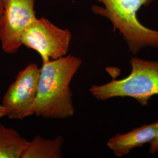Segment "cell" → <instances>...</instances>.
<instances>
[{
    "mask_svg": "<svg viewBox=\"0 0 158 158\" xmlns=\"http://www.w3.org/2000/svg\"><path fill=\"white\" fill-rule=\"evenodd\" d=\"M82 60L72 55L43 63L40 70L34 115L49 119H66L75 113L70 87Z\"/></svg>",
    "mask_w": 158,
    "mask_h": 158,
    "instance_id": "obj_1",
    "label": "cell"
},
{
    "mask_svg": "<svg viewBox=\"0 0 158 158\" xmlns=\"http://www.w3.org/2000/svg\"><path fill=\"white\" fill-rule=\"evenodd\" d=\"M35 2V0H4L0 17V42L6 53L18 51L24 32L38 19Z\"/></svg>",
    "mask_w": 158,
    "mask_h": 158,
    "instance_id": "obj_5",
    "label": "cell"
},
{
    "mask_svg": "<svg viewBox=\"0 0 158 158\" xmlns=\"http://www.w3.org/2000/svg\"><path fill=\"white\" fill-rule=\"evenodd\" d=\"M40 68L31 63L18 74L3 97L2 105L9 118L23 119L34 115Z\"/></svg>",
    "mask_w": 158,
    "mask_h": 158,
    "instance_id": "obj_6",
    "label": "cell"
},
{
    "mask_svg": "<svg viewBox=\"0 0 158 158\" xmlns=\"http://www.w3.org/2000/svg\"><path fill=\"white\" fill-rule=\"evenodd\" d=\"M157 152H158V127L153 139L150 143L149 148V152L151 153H155Z\"/></svg>",
    "mask_w": 158,
    "mask_h": 158,
    "instance_id": "obj_10",
    "label": "cell"
},
{
    "mask_svg": "<svg viewBox=\"0 0 158 158\" xmlns=\"http://www.w3.org/2000/svg\"><path fill=\"white\" fill-rule=\"evenodd\" d=\"M103 6L93 5L91 10L97 15L108 19L113 31H118L134 55L147 48H158V31L148 28L137 17L143 6L154 0H96Z\"/></svg>",
    "mask_w": 158,
    "mask_h": 158,
    "instance_id": "obj_2",
    "label": "cell"
},
{
    "mask_svg": "<svg viewBox=\"0 0 158 158\" xmlns=\"http://www.w3.org/2000/svg\"><path fill=\"white\" fill-rule=\"evenodd\" d=\"M158 121L150 124L143 125L124 134H117L108 141L107 145L114 155L121 158L134 149L150 143L155 137Z\"/></svg>",
    "mask_w": 158,
    "mask_h": 158,
    "instance_id": "obj_7",
    "label": "cell"
},
{
    "mask_svg": "<svg viewBox=\"0 0 158 158\" xmlns=\"http://www.w3.org/2000/svg\"><path fill=\"white\" fill-rule=\"evenodd\" d=\"M72 35L68 29L58 27L46 18L37 19L23 35L21 43L36 51L43 63L65 56Z\"/></svg>",
    "mask_w": 158,
    "mask_h": 158,
    "instance_id": "obj_4",
    "label": "cell"
},
{
    "mask_svg": "<svg viewBox=\"0 0 158 158\" xmlns=\"http://www.w3.org/2000/svg\"><path fill=\"white\" fill-rule=\"evenodd\" d=\"M64 140L62 136L47 139L40 136L28 141L21 158H61V149Z\"/></svg>",
    "mask_w": 158,
    "mask_h": 158,
    "instance_id": "obj_8",
    "label": "cell"
},
{
    "mask_svg": "<svg viewBox=\"0 0 158 158\" xmlns=\"http://www.w3.org/2000/svg\"><path fill=\"white\" fill-rule=\"evenodd\" d=\"M4 116H6V110L3 106L2 104H0V119Z\"/></svg>",
    "mask_w": 158,
    "mask_h": 158,
    "instance_id": "obj_11",
    "label": "cell"
},
{
    "mask_svg": "<svg viewBox=\"0 0 158 158\" xmlns=\"http://www.w3.org/2000/svg\"><path fill=\"white\" fill-rule=\"evenodd\" d=\"M4 0H0V17L1 16L4 11Z\"/></svg>",
    "mask_w": 158,
    "mask_h": 158,
    "instance_id": "obj_12",
    "label": "cell"
},
{
    "mask_svg": "<svg viewBox=\"0 0 158 158\" xmlns=\"http://www.w3.org/2000/svg\"><path fill=\"white\" fill-rule=\"evenodd\" d=\"M27 143L15 130L0 124V158H21Z\"/></svg>",
    "mask_w": 158,
    "mask_h": 158,
    "instance_id": "obj_9",
    "label": "cell"
},
{
    "mask_svg": "<svg viewBox=\"0 0 158 158\" xmlns=\"http://www.w3.org/2000/svg\"><path fill=\"white\" fill-rule=\"evenodd\" d=\"M130 62L131 72L127 77L113 80L105 85H93L91 94L98 100L131 97L142 106L148 105L153 96L158 95V60L135 57Z\"/></svg>",
    "mask_w": 158,
    "mask_h": 158,
    "instance_id": "obj_3",
    "label": "cell"
}]
</instances>
